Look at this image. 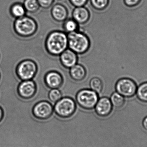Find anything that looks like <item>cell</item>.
<instances>
[{
    "label": "cell",
    "mask_w": 147,
    "mask_h": 147,
    "mask_svg": "<svg viewBox=\"0 0 147 147\" xmlns=\"http://www.w3.org/2000/svg\"><path fill=\"white\" fill-rule=\"evenodd\" d=\"M142 126L147 131V116L142 121Z\"/></svg>",
    "instance_id": "4316f807"
},
{
    "label": "cell",
    "mask_w": 147,
    "mask_h": 147,
    "mask_svg": "<svg viewBox=\"0 0 147 147\" xmlns=\"http://www.w3.org/2000/svg\"><path fill=\"white\" fill-rule=\"evenodd\" d=\"M124 3L128 7H134L139 4L141 0H123Z\"/></svg>",
    "instance_id": "484cf974"
},
{
    "label": "cell",
    "mask_w": 147,
    "mask_h": 147,
    "mask_svg": "<svg viewBox=\"0 0 147 147\" xmlns=\"http://www.w3.org/2000/svg\"><path fill=\"white\" fill-rule=\"evenodd\" d=\"M68 14L67 8L60 3L55 4L51 10L52 17L55 21L58 22H63L67 20Z\"/></svg>",
    "instance_id": "5bb4252c"
},
{
    "label": "cell",
    "mask_w": 147,
    "mask_h": 147,
    "mask_svg": "<svg viewBox=\"0 0 147 147\" xmlns=\"http://www.w3.org/2000/svg\"><path fill=\"white\" fill-rule=\"evenodd\" d=\"M117 92L125 97L134 96L137 91L136 83L130 78H123L117 82L115 86Z\"/></svg>",
    "instance_id": "52a82bcc"
},
{
    "label": "cell",
    "mask_w": 147,
    "mask_h": 147,
    "mask_svg": "<svg viewBox=\"0 0 147 147\" xmlns=\"http://www.w3.org/2000/svg\"><path fill=\"white\" fill-rule=\"evenodd\" d=\"M94 108L97 115L101 117H105L111 113L113 106L109 98L103 97L98 98Z\"/></svg>",
    "instance_id": "30bf717a"
},
{
    "label": "cell",
    "mask_w": 147,
    "mask_h": 147,
    "mask_svg": "<svg viewBox=\"0 0 147 147\" xmlns=\"http://www.w3.org/2000/svg\"><path fill=\"white\" fill-rule=\"evenodd\" d=\"M53 107L47 101H42L37 103L34 106L32 113L34 116L40 120L50 118L53 113Z\"/></svg>",
    "instance_id": "ba28073f"
},
{
    "label": "cell",
    "mask_w": 147,
    "mask_h": 147,
    "mask_svg": "<svg viewBox=\"0 0 147 147\" xmlns=\"http://www.w3.org/2000/svg\"><path fill=\"white\" fill-rule=\"evenodd\" d=\"M3 115H4V113H3V109L2 107L0 106V122L2 121L3 118Z\"/></svg>",
    "instance_id": "83f0119b"
},
{
    "label": "cell",
    "mask_w": 147,
    "mask_h": 147,
    "mask_svg": "<svg viewBox=\"0 0 147 147\" xmlns=\"http://www.w3.org/2000/svg\"><path fill=\"white\" fill-rule=\"evenodd\" d=\"M98 98V94L90 89L80 90L76 94L77 102L84 109L91 110L95 108Z\"/></svg>",
    "instance_id": "277c9868"
},
{
    "label": "cell",
    "mask_w": 147,
    "mask_h": 147,
    "mask_svg": "<svg viewBox=\"0 0 147 147\" xmlns=\"http://www.w3.org/2000/svg\"><path fill=\"white\" fill-rule=\"evenodd\" d=\"M45 81L47 86L50 89H57L63 85V79L57 71H51L46 74Z\"/></svg>",
    "instance_id": "8fae6325"
},
{
    "label": "cell",
    "mask_w": 147,
    "mask_h": 147,
    "mask_svg": "<svg viewBox=\"0 0 147 147\" xmlns=\"http://www.w3.org/2000/svg\"><path fill=\"white\" fill-rule=\"evenodd\" d=\"M70 2L75 7L84 6L88 2V0H69Z\"/></svg>",
    "instance_id": "d4e9b609"
},
{
    "label": "cell",
    "mask_w": 147,
    "mask_h": 147,
    "mask_svg": "<svg viewBox=\"0 0 147 147\" xmlns=\"http://www.w3.org/2000/svg\"><path fill=\"white\" fill-rule=\"evenodd\" d=\"M10 11L12 15L16 19L23 17L26 14V11L23 3H17L12 5Z\"/></svg>",
    "instance_id": "2e32d148"
},
{
    "label": "cell",
    "mask_w": 147,
    "mask_h": 147,
    "mask_svg": "<svg viewBox=\"0 0 147 147\" xmlns=\"http://www.w3.org/2000/svg\"><path fill=\"white\" fill-rule=\"evenodd\" d=\"M45 47L49 54L52 56H59L68 48L67 34L62 31L51 32L46 40Z\"/></svg>",
    "instance_id": "6da1fadb"
},
{
    "label": "cell",
    "mask_w": 147,
    "mask_h": 147,
    "mask_svg": "<svg viewBox=\"0 0 147 147\" xmlns=\"http://www.w3.org/2000/svg\"><path fill=\"white\" fill-rule=\"evenodd\" d=\"M40 7L44 9L51 7L54 3V0H37Z\"/></svg>",
    "instance_id": "cb8c5ba5"
},
{
    "label": "cell",
    "mask_w": 147,
    "mask_h": 147,
    "mask_svg": "<svg viewBox=\"0 0 147 147\" xmlns=\"http://www.w3.org/2000/svg\"><path fill=\"white\" fill-rule=\"evenodd\" d=\"M68 47L77 54H82L90 47V39L84 33L78 31L67 34Z\"/></svg>",
    "instance_id": "7a4b0ae2"
},
{
    "label": "cell",
    "mask_w": 147,
    "mask_h": 147,
    "mask_svg": "<svg viewBox=\"0 0 147 147\" xmlns=\"http://www.w3.org/2000/svg\"><path fill=\"white\" fill-rule=\"evenodd\" d=\"M14 28L18 35L21 37H28L35 34L38 25L33 18L26 15L16 19L14 24Z\"/></svg>",
    "instance_id": "3957f363"
},
{
    "label": "cell",
    "mask_w": 147,
    "mask_h": 147,
    "mask_svg": "<svg viewBox=\"0 0 147 147\" xmlns=\"http://www.w3.org/2000/svg\"><path fill=\"white\" fill-rule=\"evenodd\" d=\"M110 101L112 106L116 108H121L125 103L124 97L117 92H115L111 95Z\"/></svg>",
    "instance_id": "d6986e66"
},
{
    "label": "cell",
    "mask_w": 147,
    "mask_h": 147,
    "mask_svg": "<svg viewBox=\"0 0 147 147\" xmlns=\"http://www.w3.org/2000/svg\"><path fill=\"white\" fill-rule=\"evenodd\" d=\"M59 56L60 62L65 68L70 69L77 64V54L69 48L66 49Z\"/></svg>",
    "instance_id": "7c38bea8"
},
{
    "label": "cell",
    "mask_w": 147,
    "mask_h": 147,
    "mask_svg": "<svg viewBox=\"0 0 147 147\" xmlns=\"http://www.w3.org/2000/svg\"><path fill=\"white\" fill-rule=\"evenodd\" d=\"M137 97L142 102H147V82L142 84L137 89Z\"/></svg>",
    "instance_id": "44dd1931"
},
{
    "label": "cell",
    "mask_w": 147,
    "mask_h": 147,
    "mask_svg": "<svg viewBox=\"0 0 147 147\" xmlns=\"http://www.w3.org/2000/svg\"><path fill=\"white\" fill-rule=\"evenodd\" d=\"M78 28L79 24L73 19H67L64 22L63 28L66 33L78 31Z\"/></svg>",
    "instance_id": "ac0fdd59"
},
{
    "label": "cell",
    "mask_w": 147,
    "mask_h": 147,
    "mask_svg": "<svg viewBox=\"0 0 147 147\" xmlns=\"http://www.w3.org/2000/svg\"><path fill=\"white\" fill-rule=\"evenodd\" d=\"M69 74L71 78L74 80L80 81L85 78L86 71L83 65L77 64L70 69Z\"/></svg>",
    "instance_id": "9a60e30c"
},
{
    "label": "cell",
    "mask_w": 147,
    "mask_h": 147,
    "mask_svg": "<svg viewBox=\"0 0 147 147\" xmlns=\"http://www.w3.org/2000/svg\"><path fill=\"white\" fill-rule=\"evenodd\" d=\"M72 19L79 25H83L88 22L90 17V11L84 6L75 7L72 12Z\"/></svg>",
    "instance_id": "4fadbf2b"
},
{
    "label": "cell",
    "mask_w": 147,
    "mask_h": 147,
    "mask_svg": "<svg viewBox=\"0 0 147 147\" xmlns=\"http://www.w3.org/2000/svg\"><path fill=\"white\" fill-rule=\"evenodd\" d=\"M90 89L98 94L101 93L103 88L102 81L99 78L94 77L91 79L90 82Z\"/></svg>",
    "instance_id": "ffe728a7"
},
{
    "label": "cell",
    "mask_w": 147,
    "mask_h": 147,
    "mask_svg": "<svg viewBox=\"0 0 147 147\" xmlns=\"http://www.w3.org/2000/svg\"><path fill=\"white\" fill-rule=\"evenodd\" d=\"M38 67L35 62L27 59L21 62L17 66V74L22 80H32L36 75Z\"/></svg>",
    "instance_id": "8992f818"
},
{
    "label": "cell",
    "mask_w": 147,
    "mask_h": 147,
    "mask_svg": "<svg viewBox=\"0 0 147 147\" xmlns=\"http://www.w3.org/2000/svg\"><path fill=\"white\" fill-rule=\"evenodd\" d=\"M76 104L72 98L69 97H63L55 103L53 109L56 115L61 118L71 117L76 111Z\"/></svg>",
    "instance_id": "5b68a950"
},
{
    "label": "cell",
    "mask_w": 147,
    "mask_h": 147,
    "mask_svg": "<svg viewBox=\"0 0 147 147\" xmlns=\"http://www.w3.org/2000/svg\"><path fill=\"white\" fill-rule=\"evenodd\" d=\"M90 1L92 7L97 10H105L109 3V0H90Z\"/></svg>",
    "instance_id": "7402d4cb"
},
{
    "label": "cell",
    "mask_w": 147,
    "mask_h": 147,
    "mask_svg": "<svg viewBox=\"0 0 147 147\" xmlns=\"http://www.w3.org/2000/svg\"><path fill=\"white\" fill-rule=\"evenodd\" d=\"M63 98L61 91L59 89H52L48 93V98L50 101L53 103H56Z\"/></svg>",
    "instance_id": "603a6c76"
},
{
    "label": "cell",
    "mask_w": 147,
    "mask_h": 147,
    "mask_svg": "<svg viewBox=\"0 0 147 147\" xmlns=\"http://www.w3.org/2000/svg\"><path fill=\"white\" fill-rule=\"evenodd\" d=\"M23 4L26 13H36L40 7L37 0H24Z\"/></svg>",
    "instance_id": "e0dca14e"
},
{
    "label": "cell",
    "mask_w": 147,
    "mask_h": 147,
    "mask_svg": "<svg viewBox=\"0 0 147 147\" xmlns=\"http://www.w3.org/2000/svg\"><path fill=\"white\" fill-rule=\"evenodd\" d=\"M37 86L35 82L32 80H22L19 84L18 92L20 96L25 99L32 98L35 95Z\"/></svg>",
    "instance_id": "9c48e42d"
}]
</instances>
